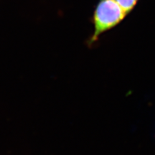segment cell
Masks as SVG:
<instances>
[{
  "mask_svg": "<svg viewBox=\"0 0 155 155\" xmlns=\"http://www.w3.org/2000/svg\"><path fill=\"white\" fill-rule=\"evenodd\" d=\"M127 14L115 0H99L95 8L93 23L94 31L89 45L97 42L103 33L120 24Z\"/></svg>",
  "mask_w": 155,
  "mask_h": 155,
  "instance_id": "1",
  "label": "cell"
},
{
  "mask_svg": "<svg viewBox=\"0 0 155 155\" xmlns=\"http://www.w3.org/2000/svg\"><path fill=\"white\" fill-rule=\"evenodd\" d=\"M115 1L120 5L127 14H129L133 11L138 3L139 0H115Z\"/></svg>",
  "mask_w": 155,
  "mask_h": 155,
  "instance_id": "2",
  "label": "cell"
}]
</instances>
